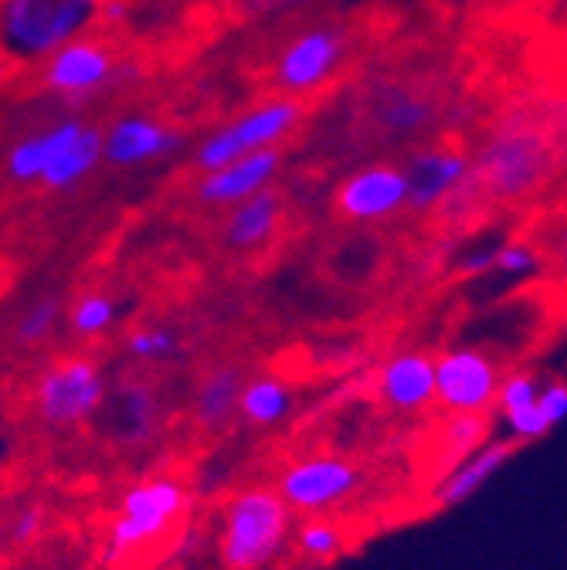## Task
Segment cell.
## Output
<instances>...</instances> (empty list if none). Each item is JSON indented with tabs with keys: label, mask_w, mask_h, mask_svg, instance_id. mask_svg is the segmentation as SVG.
I'll list each match as a JSON object with an SVG mask.
<instances>
[{
	"label": "cell",
	"mask_w": 567,
	"mask_h": 570,
	"mask_svg": "<svg viewBox=\"0 0 567 570\" xmlns=\"http://www.w3.org/2000/svg\"><path fill=\"white\" fill-rule=\"evenodd\" d=\"M540 268V258L530 245H520V242H507L504 248L492 252V272L500 275H510V278H524V275H534Z\"/></svg>",
	"instance_id": "cell-29"
},
{
	"label": "cell",
	"mask_w": 567,
	"mask_h": 570,
	"mask_svg": "<svg viewBox=\"0 0 567 570\" xmlns=\"http://www.w3.org/2000/svg\"><path fill=\"white\" fill-rule=\"evenodd\" d=\"M116 439L123 445H144L157 428V397L144 384H123L116 394Z\"/></svg>",
	"instance_id": "cell-23"
},
{
	"label": "cell",
	"mask_w": 567,
	"mask_h": 570,
	"mask_svg": "<svg viewBox=\"0 0 567 570\" xmlns=\"http://www.w3.org/2000/svg\"><path fill=\"white\" fill-rule=\"evenodd\" d=\"M514 455V442H482L472 455H466L436 489V503L439 507H459L469 495H476L496 472H500Z\"/></svg>",
	"instance_id": "cell-16"
},
{
	"label": "cell",
	"mask_w": 567,
	"mask_h": 570,
	"mask_svg": "<svg viewBox=\"0 0 567 570\" xmlns=\"http://www.w3.org/2000/svg\"><path fill=\"white\" fill-rule=\"evenodd\" d=\"M177 147H180V136L170 126L154 122L147 116H126L102 136V157L113 167L147 164V160L167 157Z\"/></svg>",
	"instance_id": "cell-14"
},
{
	"label": "cell",
	"mask_w": 567,
	"mask_h": 570,
	"mask_svg": "<svg viewBox=\"0 0 567 570\" xmlns=\"http://www.w3.org/2000/svg\"><path fill=\"white\" fill-rule=\"evenodd\" d=\"M99 160H102V132L96 126L76 122L72 136L65 139V147L55 154V160L48 164V170L41 174L38 184L48 190H68L79 180H86Z\"/></svg>",
	"instance_id": "cell-17"
},
{
	"label": "cell",
	"mask_w": 567,
	"mask_h": 570,
	"mask_svg": "<svg viewBox=\"0 0 567 570\" xmlns=\"http://www.w3.org/2000/svg\"><path fill=\"white\" fill-rule=\"evenodd\" d=\"M242 384H245V374L235 364H222L201 381L197 397H194V417L204 432H222L235 417Z\"/></svg>",
	"instance_id": "cell-19"
},
{
	"label": "cell",
	"mask_w": 567,
	"mask_h": 570,
	"mask_svg": "<svg viewBox=\"0 0 567 570\" xmlns=\"http://www.w3.org/2000/svg\"><path fill=\"white\" fill-rule=\"evenodd\" d=\"M507 428H510V435L514 442H540L544 435H550V421L544 417V411L534 404L527 407H517V411H507Z\"/></svg>",
	"instance_id": "cell-31"
},
{
	"label": "cell",
	"mask_w": 567,
	"mask_h": 570,
	"mask_svg": "<svg viewBox=\"0 0 567 570\" xmlns=\"http://www.w3.org/2000/svg\"><path fill=\"white\" fill-rule=\"evenodd\" d=\"M557 136L534 109H510L469 160L466 190H482L492 200H524L537 194L557 167Z\"/></svg>",
	"instance_id": "cell-1"
},
{
	"label": "cell",
	"mask_w": 567,
	"mask_h": 570,
	"mask_svg": "<svg viewBox=\"0 0 567 570\" xmlns=\"http://www.w3.org/2000/svg\"><path fill=\"white\" fill-rule=\"evenodd\" d=\"M41 527H45V510H41V507H25V510L14 517V523H11V540H14L18 547H28V543L38 540Z\"/></svg>",
	"instance_id": "cell-32"
},
{
	"label": "cell",
	"mask_w": 567,
	"mask_h": 570,
	"mask_svg": "<svg viewBox=\"0 0 567 570\" xmlns=\"http://www.w3.org/2000/svg\"><path fill=\"white\" fill-rule=\"evenodd\" d=\"M500 371L479 350H449L436 361V401L449 414H486L496 401Z\"/></svg>",
	"instance_id": "cell-8"
},
{
	"label": "cell",
	"mask_w": 567,
	"mask_h": 570,
	"mask_svg": "<svg viewBox=\"0 0 567 570\" xmlns=\"http://www.w3.org/2000/svg\"><path fill=\"white\" fill-rule=\"evenodd\" d=\"M102 4L106 0H0V58L14 65L48 61L99 24Z\"/></svg>",
	"instance_id": "cell-2"
},
{
	"label": "cell",
	"mask_w": 567,
	"mask_h": 570,
	"mask_svg": "<svg viewBox=\"0 0 567 570\" xmlns=\"http://www.w3.org/2000/svg\"><path fill=\"white\" fill-rule=\"evenodd\" d=\"M469 177V157L452 147H429L418 150L404 170L408 180V207L436 210L456 197V190Z\"/></svg>",
	"instance_id": "cell-12"
},
{
	"label": "cell",
	"mask_w": 567,
	"mask_h": 570,
	"mask_svg": "<svg viewBox=\"0 0 567 570\" xmlns=\"http://www.w3.org/2000/svg\"><path fill=\"white\" fill-rule=\"evenodd\" d=\"M113 320H116V303L102 293L79 296V303L72 306V316H68L76 336H99L113 326Z\"/></svg>",
	"instance_id": "cell-26"
},
{
	"label": "cell",
	"mask_w": 567,
	"mask_h": 570,
	"mask_svg": "<svg viewBox=\"0 0 567 570\" xmlns=\"http://www.w3.org/2000/svg\"><path fill=\"white\" fill-rule=\"evenodd\" d=\"M371 112L391 132H418L432 122L436 102L408 86H384V89H378Z\"/></svg>",
	"instance_id": "cell-20"
},
{
	"label": "cell",
	"mask_w": 567,
	"mask_h": 570,
	"mask_svg": "<svg viewBox=\"0 0 567 570\" xmlns=\"http://www.w3.org/2000/svg\"><path fill=\"white\" fill-rule=\"evenodd\" d=\"M278 218H282V200H278V194H272L265 187V190L238 200V207L232 210V218L225 225V242L238 252L258 248L275 235Z\"/></svg>",
	"instance_id": "cell-18"
},
{
	"label": "cell",
	"mask_w": 567,
	"mask_h": 570,
	"mask_svg": "<svg viewBox=\"0 0 567 570\" xmlns=\"http://www.w3.org/2000/svg\"><path fill=\"white\" fill-rule=\"evenodd\" d=\"M106 401V377L89 356H65L35 384V407L48 424H82Z\"/></svg>",
	"instance_id": "cell-6"
},
{
	"label": "cell",
	"mask_w": 567,
	"mask_h": 570,
	"mask_svg": "<svg viewBox=\"0 0 567 570\" xmlns=\"http://www.w3.org/2000/svg\"><path fill=\"white\" fill-rule=\"evenodd\" d=\"M58 313H61V303H58V299H41V303H35V306L18 320V330H14L18 343H21V346H38V343H45V340L55 333V326H58Z\"/></svg>",
	"instance_id": "cell-28"
},
{
	"label": "cell",
	"mask_w": 567,
	"mask_h": 570,
	"mask_svg": "<svg viewBox=\"0 0 567 570\" xmlns=\"http://www.w3.org/2000/svg\"><path fill=\"white\" fill-rule=\"evenodd\" d=\"M235 4L248 14H272V11H282V8H296V4H306V0H235Z\"/></svg>",
	"instance_id": "cell-34"
},
{
	"label": "cell",
	"mask_w": 567,
	"mask_h": 570,
	"mask_svg": "<svg viewBox=\"0 0 567 570\" xmlns=\"http://www.w3.org/2000/svg\"><path fill=\"white\" fill-rule=\"evenodd\" d=\"M293 407V394L286 387V381L275 374H262V377H245L242 394H238V414L248 424L268 428L278 424Z\"/></svg>",
	"instance_id": "cell-22"
},
{
	"label": "cell",
	"mask_w": 567,
	"mask_h": 570,
	"mask_svg": "<svg viewBox=\"0 0 567 570\" xmlns=\"http://www.w3.org/2000/svg\"><path fill=\"white\" fill-rule=\"evenodd\" d=\"M303 119V102L286 96V99H272L245 116H238L235 122H228L225 129H218L215 136H207L197 150V167L204 174L222 170L225 164L268 150L282 136H290L296 129V122Z\"/></svg>",
	"instance_id": "cell-5"
},
{
	"label": "cell",
	"mask_w": 567,
	"mask_h": 570,
	"mask_svg": "<svg viewBox=\"0 0 567 570\" xmlns=\"http://www.w3.org/2000/svg\"><path fill=\"white\" fill-rule=\"evenodd\" d=\"M381 401L391 411L418 414L436 401V361L429 353H398L381 367Z\"/></svg>",
	"instance_id": "cell-13"
},
{
	"label": "cell",
	"mask_w": 567,
	"mask_h": 570,
	"mask_svg": "<svg viewBox=\"0 0 567 570\" xmlns=\"http://www.w3.org/2000/svg\"><path fill=\"white\" fill-rule=\"evenodd\" d=\"M296 547L303 557L323 563V560H333L343 553L346 540H343V530L330 520H306L300 530H296Z\"/></svg>",
	"instance_id": "cell-25"
},
{
	"label": "cell",
	"mask_w": 567,
	"mask_h": 570,
	"mask_svg": "<svg viewBox=\"0 0 567 570\" xmlns=\"http://www.w3.org/2000/svg\"><path fill=\"white\" fill-rule=\"evenodd\" d=\"M293 530V510L268 485L242 489L228 499L218 553L225 570H262L268 567Z\"/></svg>",
	"instance_id": "cell-3"
},
{
	"label": "cell",
	"mask_w": 567,
	"mask_h": 570,
	"mask_svg": "<svg viewBox=\"0 0 567 570\" xmlns=\"http://www.w3.org/2000/svg\"><path fill=\"white\" fill-rule=\"evenodd\" d=\"M537 407L544 411V417L550 421V428H557L567 417V387L564 384H547L537 394Z\"/></svg>",
	"instance_id": "cell-33"
},
{
	"label": "cell",
	"mask_w": 567,
	"mask_h": 570,
	"mask_svg": "<svg viewBox=\"0 0 567 570\" xmlns=\"http://www.w3.org/2000/svg\"><path fill=\"white\" fill-rule=\"evenodd\" d=\"M126 350L136 361H167V356H177V333L164 326H139L129 333Z\"/></svg>",
	"instance_id": "cell-27"
},
{
	"label": "cell",
	"mask_w": 567,
	"mask_h": 570,
	"mask_svg": "<svg viewBox=\"0 0 567 570\" xmlns=\"http://www.w3.org/2000/svg\"><path fill=\"white\" fill-rule=\"evenodd\" d=\"M187 489L174 475H154L136 482L119 503V517L106 533V567H119L133 553L160 540L184 513H187Z\"/></svg>",
	"instance_id": "cell-4"
},
{
	"label": "cell",
	"mask_w": 567,
	"mask_h": 570,
	"mask_svg": "<svg viewBox=\"0 0 567 570\" xmlns=\"http://www.w3.org/2000/svg\"><path fill=\"white\" fill-rule=\"evenodd\" d=\"M116 71V55L106 41L99 38H79L72 45L58 48L48 65H45V89L68 96V99H82L102 89Z\"/></svg>",
	"instance_id": "cell-10"
},
{
	"label": "cell",
	"mask_w": 567,
	"mask_h": 570,
	"mask_svg": "<svg viewBox=\"0 0 567 570\" xmlns=\"http://www.w3.org/2000/svg\"><path fill=\"white\" fill-rule=\"evenodd\" d=\"M336 207H340V214H346L350 222H381V218H391L394 210L408 207L404 170H398L391 164H378V167L358 170L340 187Z\"/></svg>",
	"instance_id": "cell-11"
},
{
	"label": "cell",
	"mask_w": 567,
	"mask_h": 570,
	"mask_svg": "<svg viewBox=\"0 0 567 570\" xmlns=\"http://www.w3.org/2000/svg\"><path fill=\"white\" fill-rule=\"evenodd\" d=\"M340 58H343V31L333 24L310 28L296 35L275 61V86L290 96L310 92L333 76Z\"/></svg>",
	"instance_id": "cell-9"
},
{
	"label": "cell",
	"mask_w": 567,
	"mask_h": 570,
	"mask_svg": "<svg viewBox=\"0 0 567 570\" xmlns=\"http://www.w3.org/2000/svg\"><path fill=\"white\" fill-rule=\"evenodd\" d=\"M486 417L482 414H452L446 421L442 432V462H462L466 455H472L482 442H486Z\"/></svg>",
	"instance_id": "cell-24"
},
{
	"label": "cell",
	"mask_w": 567,
	"mask_h": 570,
	"mask_svg": "<svg viewBox=\"0 0 567 570\" xmlns=\"http://www.w3.org/2000/svg\"><path fill=\"white\" fill-rule=\"evenodd\" d=\"M79 119H68V122H58L45 132H35L28 139H21L18 147L8 154V174L18 180V184H38L41 174L48 170V164L55 160V154L65 147V139L72 136Z\"/></svg>",
	"instance_id": "cell-21"
},
{
	"label": "cell",
	"mask_w": 567,
	"mask_h": 570,
	"mask_svg": "<svg viewBox=\"0 0 567 570\" xmlns=\"http://www.w3.org/2000/svg\"><path fill=\"white\" fill-rule=\"evenodd\" d=\"M492 252H496V248L472 252V255L462 262V272H466V275H486V272H492Z\"/></svg>",
	"instance_id": "cell-35"
},
{
	"label": "cell",
	"mask_w": 567,
	"mask_h": 570,
	"mask_svg": "<svg viewBox=\"0 0 567 570\" xmlns=\"http://www.w3.org/2000/svg\"><path fill=\"white\" fill-rule=\"evenodd\" d=\"M540 394V384L534 374H510V377H500V387H496V401L492 404H500V411H517V407H527L534 404Z\"/></svg>",
	"instance_id": "cell-30"
},
{
	"label": "cell",
	"mask_w": 567,
	"mask_h": 570,
	"mask_svg": "<svg viewBox=\"0 0 567 570\" xmlns=\"http://www.w3.org/2000/svg\"><path fill=\"white\" fill-rule=\"evenodd\" d=\"M282 157L275 147L238 157L232 164H225L222 170H211L201 184H197V197L204 204H238L258 190H265L272 184V177L278 174Z\"/></svg>",
	"instance_id": "cell-15"
},
{
	"label": "cell",
	"mask_w": 567,
	"mask_h": 570,
	"mask_svg": "<svg viewBox=\"0 0 567 570\" xmlns=\"http://www.w3.org/2000/svg\"><path fill=\"white\" fill-rule=\"evenodd\" d=\"M361 469L340 455H313L278 475L275 492L293 513H326L361 489Z\"/></svg>",
	"instance_id": "cell-7"
}]
</instances>
